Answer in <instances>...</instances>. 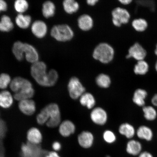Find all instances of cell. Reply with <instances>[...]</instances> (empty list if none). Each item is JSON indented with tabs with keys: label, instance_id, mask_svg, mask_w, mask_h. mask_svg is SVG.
Here are the masks:
<instances>
[{
	"label": "cell",
	"instance_id": "obj_1",
	"mask_svg": "<svg viewBox=\"0 0 157 157\" xmlns=\"http://www.w3.org/2000/svg\"><path fill=\"white\" fill-rule=\"evenodd\" d=\"M30 71L35 81L43 87H52L58 81L59 74L57 71L54 69L48 71L47 64L42 61L31 64Z\"/></svg>",
	"mask_w": 157,
	"mask_h": 157
},
{
	"label": "cell",
	"instance_id": "obj_2",
	"mask_svg": "<svg viewBox=\"0 0 157 157\" xmlns=\"http://www.w3.org/2000/svg\"><path fill=\"white\" fill-rule=\"evenodd\" d=\"M114 49L110 44L106 42L98 44L94 48L93 57L94 59L103 64H108L112 62L114 58Z\"/></svg>",
	"mask_w": 157,
	"mask_h": 157
},
{
	"label": "cell",
	"instance_id": "obj_3",
	"mask_svg": "<svg viewBox=\"0 0 157 157\" xmlns=\"http://www.w3.org/2000/svg\"><path fill=\"white\" fill-rule=\"evenodd\" d=\"M51 37L57 42L65 43L71 40L74 36V32L69 25L67 24L53 25L51 29Z\"/></svg>",
	"mask_w": 157,
	"mask_h": 157
},
{
	"label": "cell",
	"instance_id": "obj_4",
	"mask_svg": "<svg viewBox=\"0 0 157 157\" xmlns=\"http://www.w3.org/2000/svg\"><path fill=\"white\" fill-rule=\"evenodd\" d=\"M48 113V120L46 123L49 128L56 127L61 123V114L59 106L56 104L52 103L44 107Z\"/></svg>",
	"mask_w": 157,
	"mask_h": 157
},
{
	"label": "cell",
	"instance_id": "obj_5",
	"mask_svg": "<svg viewBox=\"0 0 157 157\" xmlns=\"http://www.w3.org/2000/svg\"><path fill=\"white\" fill-rule=\"evenodd\" d=\"M112 21L114 26L119 27L128 23L130 18L129 12L123 8L117 7L111 12Z\"/></svg>",
	"mask_w": 157,
	"mask_h": 157
},
{
	"label": "cell",
	"instance_id": "obj_6",
	"mask_svg": "<svg viewBox=\"0 0 157 157\" xmlns=\"http://www.w3.org/2000/svg\"><path fill=\"white\" fill-rule=\"evenodd\" d=\"M68 90L72 99H77L85 93V88L79 78L73 76L70 78L68 84Z\"/></svg>",
	"mask_w": 157,
	"mask_h": 157
},
{
	"label": "cell",
	"instance_id": "obj_7",
	"mask_svg": "<svg viewBox=\"0 0 157 157\" xmlns=\"http://www.w3.org/2000/svg\"><path fill=\"white\" fill-rule=\"evenodd\" d=\"M21 151V157H44L47 154L39 145L31 144L29 142L22 145Z\"/></svg>",
	"mask_w": 157,
	"mask_h": 157
},
{
	"label": "cell",
	"instance_id": "obj_8",
	"mask_svg": "<svg viewBox=\"0 0 157 157\" xmlns=\"http://www.w3.org/2000/svg\"><path fill=\"white\" fill-rule=\"evenodd\" d=\"M30 29L32 34L39 39L45 38L48 33V25L42 20L38 19L33 21Z\"/></svg>",
	"mask_w": 157,
	"mask_h": 157
},
{
	"label": "cell",
	"instance_id": "obj_9",
	"mask_svg": "<svg viewBox=\"0 0 157 157\" xmlns=\"http://www.w3.org/2000/svg\"><path fill=\"white\" fill-rule=\"evenodd\" d=\"M23 54L25 60L31 64L40 60L38 50L33 45L29 43L25 42Z\"/></svg>",
	"mask_w": 157,
	"mask_h": 157
},
{
	"label": "cell",
	"instance_id": "obj_10",
	"mask_svg": "<svg viewBox=\"0 0 157 157\" xmlns=\"http://www.w3.org/2000/svg\"><path fill=\"white\" fill-rule=\"evenodd\" d=\"M10 88L15 93L27 88L33 87V84L28 79L21 76H17L12 80Z\"/></svg>",
	"mask_w": 157,
	"mask_h": 157
},
{
	"label": "cell",
	"instance_id": "obj_11",
	"mask_svg": "<svg viewBox=\"0 0 157 157\" xmlns=\"http://www.w3.org/2000/svg\"><path fill=\"white\" fill-rule=\"evenodd\" d=\"M128 53L126 58H133L138 61L143 60L146 57L147 52L146 50L138 43H135L129 49Z\"/></svg>",
	"mask_w": 157,
	"mask_h": 157
},
{
	"label": "cell",
	"instance_id": "obj_12",
	"mask_svg": "<svg viewBox=\"0 0 157 157\" xmlns=\"http://www.w3.org/2000/svg\"><path fill=\"white\" fill-rule=\"evenodd\" d=\"M90 117L94 123L99 125L105 124L108 119L106 112L102 108L99 107H96L92 110Z\"/></svg>",
	"mask_w": 157,
	"mask_h": 157
},
{
	"label": "cell",
	"instance_id": "obj_13",
	"mask_svg": "<svg viewBox=\"0 0 157 157\" xmlns=\"http://www.w3.org/2000/svg\"><path fill=\"white\" fill-rule=\"evenodd\" d=\"M77 24L78 28L84 32L91 30L94 25L93 17L87 14L80 15L77 19Z\"/></svg>",
	"mask_w": 157,
	"mask_h": 157
},
{
	"label": "cell",
	"instance_id": "obj_14",
	"mask_svg": "<svg viewBox=\"0 0 157 157\" xmlns=\"http://www.w3.org/2000/svg\"><path fill=\"white\" fill-rule=\"evenodd\" d=\"M18 107L21 112L26 115H32L36 111V105L35 101L31 99L19 101Z\"/></svg>",
	"mask_w": 157,
	"mask_h": 157
},
{
	"label": "cell",
	"instance_id": "obj_15",
	"mask_svg": "<svg viewBox=\"0 0 157 157\" xmlns=\"http://www.w3.org/2000/svg\"><path fill=\"white\" fill-rule=\"evenodd\" d=\"M33 22L32 17L29 14H17L15 17V24L21 29H28L30 27Z\"/></svg>",
	"mask_w": 157,
	"mask_h": 157
},
{
	"label": "cell",
	"instance_id": "obj_16",
	"mask_svg": "<svg viewBox=\"0 0 157 157\" xmlns=\"http://www.w3.org/2000/svg\"><path fill=\"white\" fill-rule=\"evenodd\" d=\"M78 142L80 146L84 148H88L93 145V135L89 131H84L78 135Z\"/></svg>",
	"mask_w": 157,
	"mask_h": 157
},
{
	"label": "cell",
	"instance_id": "obj_17",
	"mask_svg": "<svg viewBox=\"0 0 157 157\" xmlns=\"http://www.w3.org/2000/svg\"><path fill=\"white\" fill-rule=\"evenodd\" d=\"M56 6L52 1L44 2L42 4L41 10L43 16L47 19L52 18L56 14Z\"/></svg>",
	"mask_w": 157,
	"mask_h": 157
},
{
	"label": "cell",
	"instance_id": "obj_18",
	"mask_svg": "<svg viewBox=\"0 0 157 157\" xmlns=\"http://www.w3.org/2000/svg\"><path fill=\"white\" fill-rule=\"evenodd\" d=\"M27 138L28 142L31 144L39 145L42 142L43 136L40 130L36 128L33 127L27 132Z\"/></svg>",
	"mask_w": 157,
	"mask_h": 157
},
{
	"label": "cell",
	"instance_id": "obj_19",
	"mask_svg": "<svg viewBox=\"0 0 157 157\" xmlns=\"http://www.w3.org/2000/svg\"><path fill=\"white\" fill-rule=\"evenodd\" d=\"M75 125L71 121H64L60 124L59 131L60 134L64 137H67L75 132Z\"/></svg>",
	"mask_w": 157,
	"mask_h": 157
},
{
	"label": "cell",
	"instance_id": "obj_20",
	"mask_svg": "<svg viewBox=\"0 0 157 157\" xmlns=\"http://www.w3.org/2000/svg\"><path fill=\"white\" fill-rule=\"evenodd\" d=\"M14 28V23L9 15H3L0 19V32L8 33Z\"/></svg>",
	"mask_w": 157,
	"mask_h": 157
},
{
	"label": "cell",
	"instance_id": "obj_21",
	"mask_svg": "<svg viewBox=\"0 0 157 157\" xmlns=\"http://www.w3.org/2000/svg\"><path fill=\"white\" fill-rule=\"evenodd\" d=\"M25 42L20 40L15 41L12 47V52L15 58L19 62L22 61L25 57L23 54Z\"/></svg>",
	"mask_w": 157,
	"mask_h": 157
},
{
	"label": "cell",
	"instance_id": "obj_22",
	"mask_svg": "<svg viewBox=\"0 0 157 157\" xmlns=\"http://www.w3.org/2000/svg\"><path fill=\"white\" fill-rule=\"evenodd\" d=\"M64 11L69 15L73 14L77 12L80 9V5L75 0H64L62 2Z\"/></svg>",
	"mask_w": 157,
	"mask_h": 157
},
{
	"label": "cell",
	"instance_id": "obj_23",
	"mask_svg": "<svg viewBox=\"0 0 157 157\" xmlns=\"http://www.w3.org/2000/svg\"><path fill=\"white\" fill-rule=\"evenodd\" d=\"M13 98L10 92L6 90L0 93V107L3 109H8L13 105Z\"/></svg>",
	"mask_w": 157,
	"mask_h": 157
},
{
	"label": "cell",
	"instance_id": "obj_24",
	"mask_svg": "<svg viewBox=\"0 0 157 157\" xmlns=\"http://www.w3.org/2000/svg\"><path fill=\"white\" fill-rule=\"evenodd\" d=\"M80 103L83 106L90 109L93 108L95 105L96 101L91 94L85 93L80 98Z\"/></svg>",
	"mask_w": 157,
	"mask_h": 157
},
{
	"label": "cell",
	"instance_id": "obj_25",
	"mask_svg": "<svg viewBox=\"0 0 157 157\" xmlns=\"http://www.w3.org/2000/svg\"><path fill=\"white\" fill-rule=\"evenodd\" d=\"M142 149L141 143L135 140H131L128 142L126 151L128 154L136 156L140 154Z\"/></svg>",
	"mask_w": 157,
	"mask_h": 157
},
{
	"label": "cell",
	"instance_id": "obj_26",
	"mask_svg": "<svg viewBox=\"0 0 157 157\" xmlns=\"http://www.w3.org/2000/svg\"><path fill=\"white\" fill-rule=\"evenodd\" d=\"M147 96L146 90L138 89L135 91L133 98V101L136 105L139 106H143L145 105V99Z\"/></svg>",
	"mask_w": 157,
	"mask_h": 157
},
{
	"label": "cell",
	"instance_id": "obj_27",
	"mask_svg": "<svg viewBox=\"0 0 157 157\" xmlns=\"http://www.w3.org/2000/svg\"><path fill=\"white\" fill-rule=\"evenodd\" d=\"M35 94V90L33 87L27 88L15 93L13 98L19 101L22 100L31 99Z\"/></svg>",
	"mask_w": 157,
	"mask_h": 157
},
{
	"label": "cell",
	"instance_id": "obj_28",
	"mask_svg": "<svg viewBox=\"0 0 157 157\" xmlns=\"http://www.w3.org/2000/svg\"><path fill=\"white\" fill-rule=\"evenodd\" d=\"M13 7L17 14H24L28 10L29 4L26 0H16L13 3Z\"/></svg>",
	"mask_w": 157,
	"mask_h": 157
},
{
	"label": "cell",
	"instance_id": "obj_29",
	"mask_svg": "<svg viewBox=\"0 0 157 157\" xmlns=\"http://www.w3.org/2000/svg\"><path fill=\"white\" fill-rule=\"evenodd\" d=\"M137 134L139 138L148 141L151 140L153 137L151 129L144 125L139 128L137 130Z\"/></svg>",
	"mask_w": 157,
	"mask_h": 157
},
{
	"label": "cell",
	"instance_id": "obj_30",
	"mask_svg": "<svg viewBox=\"0 0 157 157\" xmlns=\"http://www.w3.org/2000/svg\"><path fill=\"white\" fill-rule=\"evenodd\" d=\"M119 131L121 135L128 139L132 138L135 134L134 128L128 123L121 124L119 127Z\"/></svg>",
	"mask_w": 157,
	"mask_h": 157
},
{
	"label": "cell",
	"instance_id": "obj_31",
	"mask_svg": "<svg viewBox=\"0 0 157 157\" xmlns=\"http://www.w3.org/2000/svg\"><path fill=\"white\" fill-rule=\"evenodd\" d=\"M96 83L100 87L108 88L111 85V78L108 75L101 73L99 74L96 78Z\"/></svg>",
	"mask_w": 157,
	"mask_h": 157
},
{
	"label": "cell",
	"instance_id": "obj_32",
	"mask_svg": "<svg viewBox=\"0 0 157 157\" xmlns=\"http://www.w3.org/2000/svg\"><path fill=\"white\" fill-rule=\"evenodd\" d=\"M149 66L148 63L145 61H139L135 65L134 68V72L135 74L144 75L148 71Z\"/></svg>",
	"mask_w": 157,
	"mask_h": 157
},
{
	"label": "cell",
	"instance_id": "obj_33",
	"mask_svg": "<svg viewBox=\"0 0 157 157\" xmlns=\"http://www.w3.org/2000/svg\"><path fill=\"white\" fill-rule=\"evenodd\" d=\"M133 28L139 32H142L147 28L148 24L145 19L140 18L134 19L132 23Z\"/></svg>",
	"mask_w": 157,
	"mask_h": 157
},
{
	"label": "cell",
	"instance_id": "obj_34",
	"mask_svg": "<svg viewBox=\"0 0 157 157\" xmlns=\"http://www.w3.org/2000/svg\"><path fill=\"white\" fill-rule=\"evenodd\" d=\"M143 109L144 117L147 120L152 121L156 119L157 112L154 108L149 106L143 107Z\"/></svg>",
	"mask_w": 157,
	"mask_h": 157
},
{
	"label": "cell",
	"instance_id": "obj_35",
	"mask_svg": "<svg viewBox=\"0 0 157 157\" xmlns=\"http://www.w3.org/2000/svg\"><path fill=\"white\" fill-rule=\"evenodd\" d=\"M10 76L6 73L0 74V89L4 90L10 85L12 81Z\"/></svg>",
	"mask_w": 157,
	"mask_h": 157
},
{
	"label": "cell",
	"instance_id": "obj_36",
	"mask_svg": "<svg viewBox=\"0 0 157 157\" xmlns=\"http://www.w3.org/2000/svg\"><path fill=\"white\" fill-rule=\"evenodd\" d=\"M48 120V117L45 108L41 110L36 117V121L38 124L42 125L46 124Z\"/></svg>",
	"mask_w": 157,
	"mask_h": 157
},
{
	"label": "cell",
	"instance_id": "obj_37",
	"mask_svg": "<svg viewBox=\"0 0 157 157\" xmlns=\"http://www.w3.org/2000/svg\"><path fill=\"white\" fill-rule=\"evenodd\" d=\"M103 138L106 142L109 144L113 143L116 140V136L114 133L110 130L105 131L103 134Z\"/></svg>",
	"mask_w": 157,
	"mask_h": 157
},
{
	"label": "cell",
	"instance_id": "obj_38",
	"mask_svg": "<svg viewBox=\"0 0 157 157\" xmlns=\"http://www.w3.org/2000/svg\"><path fill=\"white\" fill-rule=\"evenodd\" d=\"M139 5L146 7L151 11H154L155 10V3L154 1H141L136 2Z\"/></svg>",
	"mask_w": 157,
	"mask_h": 157
},
{
	"label": "cell",
	"instance_id": "obj_39",
	"mask_svg": "<svg viewBox=\"0 0 157 157\" xmlns=\"http://www.w3.org/2000/svg\"><path fill=\"white\" fill-rule=\"evenodd\" d=\"M8 4L4 0H0V13L6 11L8 9Z\"/></svg>",
	"mask_w": 157,
	"mask_h": 157
},
{
	"label": "cell",
	"instance_id": "obj_40",
	"mask_svg": "<svg viewBox=\"0 0 157 157\" xmlns=\"http://www.w3.org/2000/svg\"><path fill=\"white\" fill-rule=\"evenodd\" d=\"M52 147L54 150V151L57 152L61 150L62 148V146L59 142L56 141V142L53 143Z\"/></svg>",
	"mask_w": 157,
	"mask_h": 157
},
{
	"label": "cell",
	"instance_id": "obj_41",
	"mask_svg": "<svg viewBox=\"0 0 157 157\" xmlns=\"http://www.w3.org/2000/svg\"><path fill=\"white\" fill-rule=\"evenodd\" d=\"M44 157H60L58 153L56 151H51L47 153Z\"/></svg>",
	"mask_w": 157,
	"mask_h": 157
},
{
	"label": "cell",
	"instance_id": "obj_42",
	"mask_svg": "<svg viewBox=\"0 0 157 157\" xmlns=\"http://www.w3.org/2000/svg\"><path fill=\"white\" fill-rule=\"evenodd\" d=\"M99 1L98 0H88L86 1V3L88 6H93L97 5Z\"/></svg>",
	"mask_w": 157,
	"mask_h": 157
},
{
	"label": "cell",
	"instance_id": "obj_43",
	"mask_svg": "<svg viewBox=\"0 0 157 157\" xmlns=\"http://www.w3.org/2000/svg\"><path fill=\"white\" fill-rule=\"evenodd\" d=\"M139 157H153V156L150 153L148 152H144L141 153Z\"/></svg>",
	"mask_w": 157,
	"mask_h": 157
},
{
	"label": "cell",
	"instance_id": "obj_44",
	"mask_svg": "<svg viewBox=\"0 0 157 157\" xmlns=\"http://www.w3.org/2000/svg\"><path fill=\"white\" fill-rule=\"evenodd\" d=\"M119 2L124 5H128L132 2L131 0H119Z\"/></svg>",
	"mask_w": 157,
	"mask_h": 157
},
{
	"label": "cell",
	"instance_id": "obj_45",
	"mask_svg": "<svg viewBox=\"0 0 157 157\" xmlns=\"http://www.w3.org/2000/svg\"><path fill=\"white\" fill-rule=\"evenodd\" d=\"M151 101L153 105L157 107V94L154 96L152 98Z\"/></svg>",
	"mask_w": 157,
	"mask_h": 157
},
{
	"label": "cell",
	"instance_id": "obj_46",
	"mask_svg": "<svg viewBox=\"0 0 157 157\" xmlns=\"http://www.w3.org/2000/svg\"><path fill=\"white\" fill-rule=\"evenodd\" d=\"M155 54L157 56V44L156 46V48L155 49Z\"/></svg>",
	"mask_w": 157,
	"mask_h": 157
},
{
	"label": "cell",
	"instance_id": "obj_47",
	"mask_svg": "<svg viewBox=\"0 0 157 157\" xmlns=\"http://www.w3.org/2000/svg\"><path fill=\"white\" fill-rule=\"evenodd\" d=\"M155 68L156 71H157V61L155 65Z\"/></svg>",
	"mask_w": 157,
	"mask_h": 157
},
{
	"label": "cell",
	"instance_id": "obj_48",
	"mask_svg": "<svg viewBox=\"0 0 157 157\" xmlns=\"http://www.w3.org/2000/svg\"><path fill=\"white\" fill-rule=\"evenodd\" d=\"M107 157H110L109 156H107Z\"/></svg>",
	"mask_w": 157,
	"mask_h": 157
}]
</instances>
